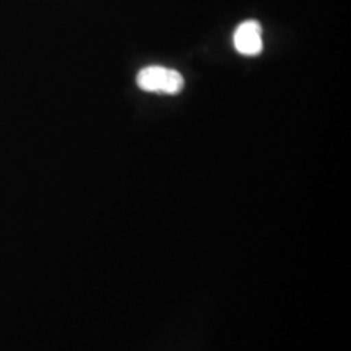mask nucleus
<instances>
[{
    "instance_id": "nucleus-1",
    "label": "nucleus",
    "mask_w": 351,
    "mask_h": 351,
    "mask_svg": "<svg viewBox=\"0 0 351 351\" xmlns=\"http://www.w3.org/2000/svg\"><path fill=\"white\" fill-rule=\"evenodd\" d=\"M137 85L143 91L176 95L182 90L184 78L178 70L152 65V67H145L143 70H140L137 75Z\"/></svg>"
},
{
    "instance_id": "nucleus-2",
    "label": "nucleus",
    "mask_w": 351,
    "mask_h": 351,
    "mask_svg": "<svg viewBox=\"0 0 351 351\" xmlns=\"http://www.w3.org/2000/svg\"><path fill=\"white\" fill-rule=\"evenodd\" d=\"M234 47L243 56H258L263 49L262 28L258 21H244L234 33Z\"/></svg>"
}]
</instances>
